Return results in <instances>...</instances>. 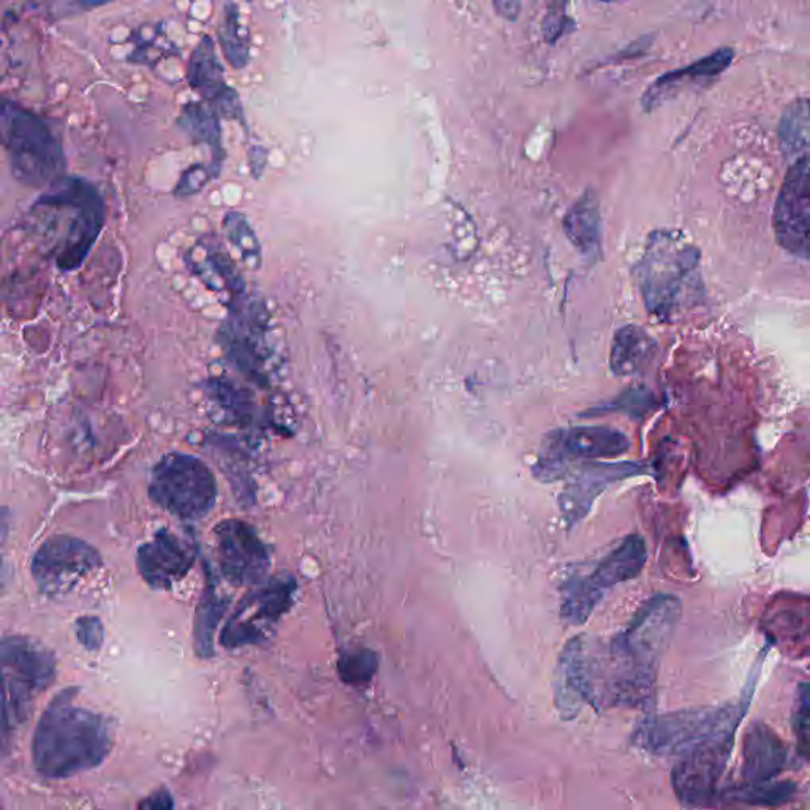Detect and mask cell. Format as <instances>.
Masks as SVG:
<instances>
[{
  "instance_id": "8",
  "label": "cell",
  "mask_w": 810,
  "mask_h": 810,
  "mask_svg": "<svg viewBox=\"0 0 810 810\" xmlns=\"http://www.w3.org/2000/svg\"><path fill=\"white\" fill-rule=\"evenodd\" d=\"M648 548L640 535H630L603 557L588 575L568 578L560 591V615L571 626H581L594 613L608 589L633 580L646 566Z\"/></svg>"
},
{
  "instance_id": "14",
  "label": "cell",
  "mask_w": 810,
  "mask_h": 810,
  "mask_svg": "<svg viewBox=\"0 0 810 810\" xmlns=\"http://www.w3.org/2000/svg\"><path fill=\"white\" fill-rule=\"evenodd\" d=\"M774 233L778 244L808 259L810 252V178L809 159L796 160L788 170L774 209Z\"/></svg>"
},
{
  "instance_id": "3",
  "label": "cell",
  "mask_w": 810,
  "mask_h": 810,
  "mask_svg": "<svg viewBox=\"0 0 810 810\" xmlns=\"http://www.w3.org/2000/svg\"><path fill=\"white\" fill-rule=\"evenodd\" d=\"M31 228L47 241L49 252L56 243V268L72 273L82 268L107 220V205L96 185L80 177H64L49 185L29 209Z\"/></svg>"
},
{
  "instance_id": "33",
  "label": "cell",
  "mask_w": 810,
  "mask_h": 810,
  "mask_svg": "<svg viewBox=\"0 0 810 810\" xmlns=\"http://www.w3.org/2000/svg\"><path fill=\"white\" fill-rule=\"evenodd\" d=\"M20 711L21 706L13 698L9 676L0 666V759L9 755L10 747H12L13 714Z\"/></svg>"
},
{
  "instance_id": "36",
  "label": "cell",
  "mask_w": 810,
  "mask_h": 810,
  "mask_svg": "<svg viewBox=\"0 0 810 810\" xmlns=\"http://www.w3.org/2000/svg\"><path fill=\"white\" fill-rule=\"evenodd\" d=\"M10 513L9 508H0V595L5 594L12 581V568L7 563V542L10 534Z\"/></svg>"
},
{
  "instance_id": "32",
  "label": "cell",
  "mask_w": 810,
  "mask_h": 810,
  "mask_svg": "<svg viewBox=\"0 0 810 810\" xmlns=\"http://www.w3.org/2000/svg\"><path fill=\"white\" fill-rule=\"evenodd\" d=\"M378 668V655L371 649H353L343 652L338 661V673L349 686L370 684Z\"/></svg>"
},
{
  "instance_id": "16",
  "label": "cell",
  "mask_w": 810,
  "mask_h": 810,
  "mask_svg": "<svg viewBox=\"0 0 810 810\" xmlns=\"http://www.w3.org/2000/svg\"><path fill=\"white\" fill-rule=\"evenodd\" d=\"M243 294L234 298L230 321L220 328L228 356L237 366L259 382L265 366V321L259 304L243 303Z\"/></svg>"
},
{
  "instance_id": "15",
  "label": "cell",
  "mask_w": 810,
  "mask_h": 810,
  "mask_svg": "<svg viewBox=\"0 0 810 810\" xmlns=\"http://www.w3.org/2000/svg\"><path fill=\"white\" fill-rule=\"evenodd\" d=\"M646 468L640 462H585L577 468L568 479L566 487L559 496V508L568 528L580 524L595 499L606 489L620 480L641 475Z\"/></svg>"
},
{
  "instance_id": "24",
  "label": "cell",
  "mask_w": 810,
  "mask_h": 810,
  "mask_svg": "<svg viewBox=\"0 0 810 810\" xmlns=\"http://www.w3.org/2000/svg\"><path fill=\"white\" fill-rule=\"evenodd\" d=\"M188 80L196 93L216 104L230 87L223 82V67L211 37H203L189 61Z\"/></svg>"
},
{
  "instance_id": "40",
  "label": "cell",
  "mask_w": 810,
  "mask_h": 810,
  "mask_svg": "<svg viewBox=\"0 0 810 810\" xmlns=\"http://www.w3.org/2000/svg\"><path fill=\"white\" fill-rule=\"evenodd\" d=\"M494 7H496L497 13L507 17V20H517L519 10H521L518 2H496Z\"/></svg>"
},
{
  "instance_id": "35",
  "label": "cell",
  "mask_w": 810,
  "mask_h": 810,
  "mask_svg": "<svg viewBox=\"0 0 810 810\" xmlns=\"http://www.w3.org/2000/svg\"><path fill=\"white\" fill-rule=\"evenodd\" d=\"M213 174L211 168L205 167V165L202 164L194 165V167L189 168V170H185L184 173H182L174 194L178 196L198 194V192L205 188L206 182L211 179Z\"/></svg>"
},
{
  "instance_id": "31",
  "label": "cell",
  "mask_w": 810,
  "mask_h": 810,
  "mask_svg": "<svg viewBox=\"0 0 810 810\" xmlns=\"http://www.w3.org/2000/svg\"><path fill=\"white\" fill-rule=\"evenodd\" d=\"M223 228H226L228 240L240 252L245 265L251 269L259 268V265H262V245H259L254 230L249 226L244 214L228 213L226 219H223Z\"/></svg>"
},
{
  "instance_id": "22",
  "label": "cell",
  "mask_w": 810,
  "mask_h": 810,
  "mask_svg": "<svg viewBox=\"0 0 810 810\" xmlns=\"http://www.w3.org/2000/svg\"><path fill=\"white\" fill-rule=\"evenodd\" d=\"M188 259L195 275L213 292H227L233 298L244 293V282L222 247H213L211 244L205 247L200 243L189 252Z\"/></svg>"
},
{
  "instance_id": "11",
  "label": "cell",
  "mask_w": 810,
  "mask_h": 810,
  "mask_svg": "<svg viewBox=\"0 0 810 810\" xmlns=\"http://www.w3.org/2000/svg\"><path fill=\"white\" fill-rule=\"evenodd\" d=\"M100 567L101 556L93 545L75 536L56 535L35 553L31 571L41 594L62 597Z\"/></svg>"
},
{
  "instance_id": "17",
  "label": "cell",
  "mask_w": 810,
  "mask_h": 810,
  "mask_svg": "<svg viewBox=\"0 0 810 810\" xmlns=\"http://www.w3.org/2000/svg\"><path fill=\"white\" fill-rule=\"evenodd\" d=\"M195 563V549L173 532L160 529L150 542L136 552V566L153 589L173 588L188 577Z\"/></svg>"
},
{
  "instance_id": "25",
  "label": "cell",
  "mask_w": 810,
  "mask_h": 810,
  "mask_svg": "<svg viewBox=\"0 0 810 810\" xmlns=\"http://www.w3.org/2000/svg\"><path fill=\"white\" fill-rule=\"evenodd\" d=\"M566 233L575 247L584 255H594L600 245L599 202L592 194H585L566 217Z\"/></svg>"
},
{
  "instance_id": "18",
  "label": "cell",
  "mask_w": 810,
  "mask_h": 810,
  "mask_svg": "<svg viewBox=\"0 0 810 810\" xmlns=\"http://www.w3.org/2000/svg\"><path fill=\"white\" fill-rule=\"evenodd\" d=\"M583 703H594V646L583 637L568 641L557 668V706L573 717Z\"/></svg>"
},
{
  "instance_id": "29",
  "label": "cell",
  "mask_w": 810,
  "mask_h": 810,
  "mask_svg": "<svg viewBox=\"0 0 810 810\" xmlns=\"http://www.w3.org/2000/svg\"><path fill=\"white\" fill-rule=\"evenodd\" d=\"M181 129L195 140L196 143H205L213 146L216 154L220 150V124L219 118L203 104H188L182 108L179 118Z\"/></svg>"
},
{
  "instance_id": "5",
  "label": "cell",
  "mask_w": 810,
  "mask_h": 810,
  "mask_svg": "<svg viewBox=\"0 0 810 810\" xmlns=\"http://www.w3.org/2000/svg\"><path fill=\"white\" fill-rule=\"evenodd\" d=\"M0 147L13 178L27 188H49L65 177L64 146L47 119L0 94Z\"/></svg>"
},
{
  "instance_id": "20",
  "label": "cell",
  "mask_w": 810,
  "mask_h": 810,
  "mask_svg": "<svg viewBox=\"0 0 810 810\" xmlns=\"http://www.w3.org/2000/svg\"><path fill=\"white\" fill-rule=\"evenodd\" d=\"M742 755V784H762L785 770L788 750L774 729L759 722L747 732Z\"/></svg>"
},
{
  "instance_id": "6",
  "label": "cell",
  "mask_w": 810,
  "mask_h": 810,
  "mask_svg": "<svg viewBox=\"0 0 810 810\" xmlns=\"http://www.w3.org/2000/svg\"><path fill=\"white\" fill-rule=\"evenodd\" d=\"M745 708H703L652 715L634 729V746L654 755H686L721 733L736 732Z\"/></svg>"
},
{
  "instance_id": "2",
  "label": "cell",
  "mask_w": 810,
  "mask_h": 810,
  "mask_svg": "<svg viewBox=\"0 0 810 810\" xmlns=\"http://www.w3.org/2000/svg\"><path fill=\"white\" fill-rule=\"evenodd\" d=\"M76 687L61 690L48 704L35 728V770L47 778H67L94 770L113 749V722L76 706Z\"/></svg>"
},
{
  "instance_id": "27",
  "label": "cell",
  "mask_w": 810,
  "mask_h": 810,
  "mask_svg": "<svg viewBox=\"0 0 810 810\" xmlns=\"http://www.w3.org/2000/svg\"><path fill=\"white\" fill-rule=\"evenodd\" d=\"M223 612H226V606H223L222 599L217 595L216 588L209 581L195 616L194 638L195 651L198 657H213L214 633H216L217 627H219Z\"/></svg>"
},
{
  "instance_id": "9",
  "label": "cell",
  "mask_w": 810,
  "mask_h": 810,
  "mask_svg": "<svg viewBox=\"0 0 810 810\" xmlns=\"http://www.w3.org/2000/svg\"><path fill=\"white\" fill-rule=\"evenodd\" d=\"M630 440L626 434L608 426H575L545 436L536 455L532 473L542 483H553L570 475L578 462H594L627 454Z\"/></svg>"
},
{
  "instance_id": "26",
  "label": "cell",
  "mask_w": 810,
  "mask_h": 810,
  "mask_svg": "<svg viewBox=\"0 0 810 810\" xmlns=\"http://www.w3.org/2000/svg\"><path fill=\"white\" fill-rule=\"evenodd\" d=\"M782 150L791 160L808 157L809 149V105L806 98L796 100L785 110L778 128Z\"/></svg>"
},
{
  "instance_id": "4",
  "label": "cell",
  "mask_w": 810,
  "mask_h": 810,
  "mask_svg": "<svg viewBox=\"0 0 810 810\" xmlns=\"http://www.w3.org/2000/svg\"><path fill=\"white\" fill-rule=\"evenodd\" d=\"M638 282L649 314L669 322L701 293L700 254L676 231H655L638 263Z\"/></svg>"
},
{
  "instance_id": "28",
  "label": "cell",
  "mask_w": 810,
  "mask_h": 810,
  "mask_svg": "<svg viewBox=\"0 0 810 810\" xmlns=\"http://www.w3.org/2000/svg\"><path fill=\"white\" fill-rule=\"evenodd\" d=\"M795 794L791 782H762V784H742L725 791V801L747 806H778L787 802Z\"/></svg>"
},
{
  "instance_id": "7",
  "label": "cell",
  "mask_w": 810,
  "mask_h": 810,
  "mask_svg": "<svg viewBox=\"0 0 810 810\" xmlns=\"http://www.w3.org/2000/svg\"><path fill=\"white\" fill-rule=\"evenodd\" d=\"M149 497L182 521H198L216 505V476L202 459L174 451L154 466Z\"/></svg>"
},
{
  "instance_id": "12",
  "label": "cell",
  "mask_w": 810,
  "mask_h": 810,
  "mask_svg": "<svg viewBox=\"0 0 810 810\" xmlns=\"http://www.w3.org/2000/svg\"><path fill=\"white\" fill-rule=\"evenodd\" d=\"M735 732L721 733L690 750L673 771V790L686 808H713L718 782L732 755Z\"/></svg>"
},
{
  "instance_id": "19",
  "label": "cell",
  "mask_w": 810,
  "mask_h": 810,
  "mask_svg": "<svg viewBox=\"0 0 810 810\" xmlns=\"http://www.w3.org/2000/svg\"><path fill=\"white\" fill-rule=\"evenodd\" d=\"M0 666L31 692L47 689L56 678V657L40 641L23 634L0 638Z\"/></svg>"
},
{
  "instance_id": "1",
  "label": "cell",
  "mask_w": 810,
  "mask_h": 810,
  "mask_svg": "<svg viewBox=\"0 0 810 810\" xmlns=\"http://www.w3.org/2000/svg\"><path fill=\"white\" fill-rule=\"evenodd\" d=\"M675 595L649 599L602 655V706H640L654 690L662 655L681 619Z\"/></svg>"
},
{
  "instance_id": "13",
  "label": "cell",
  "mask_w": 810,
  "mask_h": 810,
  "mask_svg": "<svg viewBox=\"0 0 810 810\" xmlns=\"http://www.w3.org/2000/svg\"><path fill=\"white\" fill-rule=\"evenodd\" d=\"M220 570L231 584L265 583L271 567V554L257 531L241 519H226L214 529Z\"/></svg>"
},
{
  "instance_id": "21",
  "label": "cell",
  "mask_w": 810,
  "mask_h": 810,
  "mask_svg": "<svg viewBox=\"0 0 810 810\" xmlns=\"http://www.w3.org/2000/svg\"><path fill=\"white\" fill-rule=\"evenodd\" d=\"M733 58H735L733 49H718L714 55L706 56V58L693 62L692 65L686 67V69L666 73V75L652 84V86L649 87L648 93L644 94V110L651 111L654 110V108H657L662 101L672 97L673 93L678 90V87L681 86L682 83L710 82V80L717 78V76L721 75L722 72H725L729 64H732Z\"/></svg>"
},
{
  "instance_id": "39",
  "label": "cell",
  "mask_w": 810,
  "mask_h": 810,
  "mask_svg": "<svg viewBox=\"0 0 810 810\" xmlns=\"http://www.w3.org/2000/svg\"><path fill=\"white\" fill-rule=\"evenodd\" d=\"M563 24H568V20L566 16L563 15V13H557V15L549 16L545 23L546 40L554 41L556 40V38H559L560 35L566 33V31H568V27L563 26Z\"/></svg>"
},
{
  "instance_id": "34",
  "label": "cell",
  "mask_w": 810,
  "mask_h": 810,
  "mask_svg": "<svg viewBox=\"0 0 810 810\" xmlns=\"http://www.w3.org/2000/svg\"><path fill=\"white\" fill-rule=\"evenodd\" d=\"M104 624L96 616H83L76 620V638L87 651H98L104 644Z\"/></svg>"
},
{
  "instance_id": "10",
  "label": "cell",
  "mask_w": 810,
  "mask_h": 810,
  "mask_svg": "<svg viewBox=\"0 0 810 810\" xmlns=\"http://www.w3.org/2000/svg\"><path fill=\"white\" fill-rule=\"evenodd\" d=\"M294 592L297 583L293 578L283 575L255 585L227 620L220 643L227 649L262 643L289 612Z\"/></svg>"
},
{
  "instance_id": "23",
  "label": "cell",
  "mask_w": 810,
  "mask_h": 810,
  "mask_svg": "<svg viewBox=\"0 0 810 810\" xmlns=\"http://www.w3.org/2000/svg\"><path fill=\"white\" fill-rule=\"evenodd\" d=\"M657 353V343L641 326H624L613 341L609 366L619 377H630L646 370Z\"/></svg>"
},
{
  "instance_id": "30",
  "label": "cell",
  "mask_w": 810,
  "mask_h": 810,
  "mask_svg": "<svg viewBox=\"0 0 810 810\" xmlns=\"http://www.w3.org/2000/svg\"><path fill=\"white\" fill-rule=\"evenodd\" d=\"M220 47L234 69H243L249 61V33L241 26L237 7L228 5L220 23Z\"/></svg>"
},
{
  "instance_id": "38",
  "label": "cell",
  "mask_w": 810,
  "mask_h": 810,
  "mask_svg": "<svg viewBox=\"0 0 810 810\" xmlns=\"http://www.w3.org/2000/svg\"><path fill=\"white\" fill-rule=\"evenodd\" d=\"M809 698H808V686L801 687V697H799V710L798 718V736L801 738L802 755L806 757V750H808V732H809Z\"/></svg>"
},
{
  "instance_id": "37",
  "label": "cell",
  "mask_w": 810,
  "mask_h": 810,
  "mask_svg": "<svg viewBox=\"0 0 810 810\" xmlns=\"http://www.w3.org/2000/svg\"><path fill=\"white\" fill-rule=\"evenodd\" d=\"M174 799L167 787L157 788L149 796L138 802L136 810H173Z\"/></svg>"
}]
</instances>
